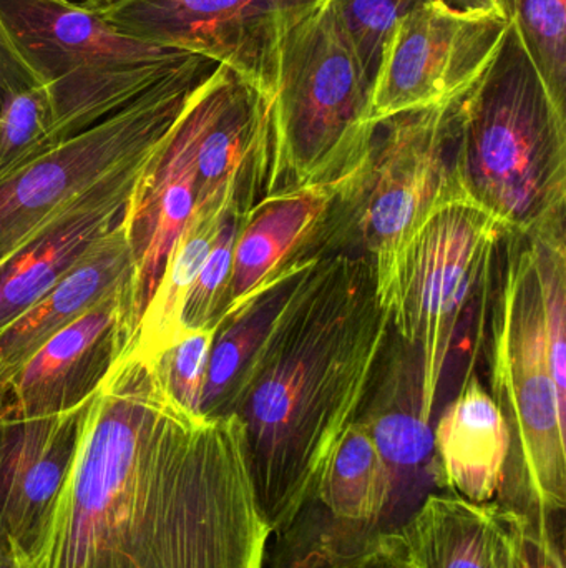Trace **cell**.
Returning <instances> with one entry per match:
<instances>
[{
    "label": "cell",
    "mask_w": 566,
    "mask_h": 568,
    "mask_svg": "<svg viewBox=\"0 0 566 568\" xmlns=\"http://www.w3.org/2000/svg\"><path fill=\"white\" fill-rule=\"evenodd\" d=\"M441 490L472 503L497 500L504 489L511 430L481 381L469 376L434 427Z\"/></svg>",
    "instance_id": "d6986e66"
},
{
    "label": "cell",
    "mask_w": 566,
    "mask_h": 568,
    "mask_svg": "<svg viewBox=\"0 0 566 568\" xmlns=\"http://www.w3.org/2000/svg\"><path fill=\"white\" fill-rule=\"evenodd\" d=\"M229 206L238 209L231 199L215 200L195 206L175 248L172 250L162 280L140 317L126 354L132 353L148 363H155L156 357L182 333L186 297L215 245L219 226Z\"/></svg>",
    "instance_id": "7402d4cb"
},
{
    "label": "cell",
    "mask_w": 566,
    "mask_h": 568,
    "mask_svg": "<svg viewBox=\"0 0 566 568\" xmlns=\"http://www.w3.org/2000/svg\"><path fill=\"white\" fill-rule=\"evenodd\" d=\"M511 20L439 0L415 7L385 43L372 85L371 122L464 95L497 55Z\"/></svg>",
    "instance_id": "8fae6325"
},
{
    "label": "cell",
    "mask_w": 566,
    "mask_h": 568,
    "mask_svg": "<svg viewBox=\"0 0 566 568\" xmlns=\"http://www.w3.org/2000/svg\"><path fill=\"white\" fill-rule=\"evenodd\" d=\"M0 17L49 87L55 142L119 112L196 55L120 32L65 0H0Z\"/></svg>",
    "instance_id": "52a82bcc"
},
{
    "label": "cell",
    "mask_w": 566,
    "mask_h": 568,
    "mask_svg": "<svg viewBox=\"0 0 566 568\" xmlns=\"http://www.w3.org/2000/svg\"><path fill=\"white\" fill-rule=\"evenodd\" d=\"M507 233L455 190L429 213L395 260L382 301L392 333L421 351L425 394L434 406L465 323L488 297Z\"/></svg>",
    "instance_id": "ba28073f"
},
{
    "label": "cell",
    "mask_w": 566,
    "mask_h": 568,
    "mask_svg": "<svg viewBox=\"0 0 566 568\" xmlns=\"http://www.w3.org/2000/svg\"><path fill=\"white\" fill-rule=\"evenodd\" d=\"M0 549H2V546H0Z\"/></svg>",
    "instance_id": "d590c367"
},
{
    "label": "cell",
    "mask_w": 566,
    "mask_h": 568,
    "mask_svg": "<svg viewBox=\"0 0 566 568\" xmlns=\"http://www.w3.org/2000/svg\"><path fill=\"white\" fill-rule=\"evenodd\" d=\"M40 83L42 80L20 52L0 17V112L13 95Z\"/></svg>",
    "instance_id": "f1b7e54d"
},
{
    "label": "cell",
    "mask_w": 566,
    "mask_h": 568,
    "mask_svg": "<svg viewBox=\"0 0 566 568\" xmlns=\"http://www.w3.org/2000/svg\"><path fill=\"white\" fill-rule=\"evenodd\" d=\"M439 2L464 12L494 13L504 19H512V0H439Z\"/></svg>",
    "instance_id": "4dcf8cb0"
},
{
    "label": "cell",
    "mask_w": 566,
    "mask_h": 568,
    "mask_svg": "<svg viewBox=\"0 0 566 568\" xmlns=\"http://www.w3.org/2000/svg\"><path fill=\"white\" fill-rule=\"evenodd\" d=\"M531 519L492 500L472 503L451 490L425 497L394 537L402 568H531Z\"/></svg>",
    "instance_id": "2e32d148"
},
{
    "label": "cell",
    "mask_w": 566,
    "mask_h": 568,
    "mask_svg": "<svg viewBox=\"0 0 566 568\" xmlns=\"http://www.w3.org/2000/svg\"><path fill=\"white\" fill-rule=\"evenodd\" d=\"M52 97L45 83L13 95L0 112V176L53 143Z\"/></svg>",
    "instance_id": "d4e9b609"
},
{
    "label": "cell",
    "mask_w": 566,
    "mask_h": 568,
    "mask_svg": "<svg viewBox=\"0 0 566 568\" xmlns=\"http://www.w3.org/2000/svg\"><path fill=\"white\" fill-rule=\"evenodd\" d=\"M133 273L135 265L125 220L93 243L45 296L0 329V394L47 341L103 297L130 286L132 300Z\"/></svg>",
    "instance_id": "ac0fdd59"
},
{
    "label": "cell",
    "mask_w": 566,
    "mask_h": 568,
    "mask_svg": "<svg viewBox=\"0 0 566 568\" xmlns=\"http://www.w3.org/2000/svg\"><path fill=\"white\" fill-rule=\"evenodd\" d=\"M431 0H331L336 17L374 85L389 37L402 17Z\"/></svg>",
    "instance_id": "4316f807"
},
{
    "label": "cell",
    "mask_w": 566,
    "mask_h": 568,
    "mask_svg": "<svg viewBox=\"0 0 566 568\" xmlns=\"http://www.w3.org/2000/svg\"><path fill=\"white\" fill-rule=\"evenodd\" d=\"M492 314L491 376L511 430L505 506L557 520L566 506V410L548 359L544 294L528 236L507 233ZM502 489V493H504Z\"/></svg>",
    "instance_id": "5b68a950"
},
{
    "label": "cell",
    "mask_w": 566,
    "mask_h": 568,
    "mask_svg": "<svg viewBox=\"0 0 566 568\" xmlns=\"http://www.w3.org/2000/svg\"><path fill=\"white\" fill-rule=\"evenodd\" d=\"M388 568H402L401 566H398V564H391Z\"/></svg>",
    "instance_id": "e575fe53"
},
{
    "label": "cell",
    "mask_w": 566,
    "mask_h": 568,
    "mask_svg": "<svg viewBox=\"0 0 566 568\" xmlns=\"http://www.w3.org/2000/svg\"><path fill=\"white\" fill-rule=\"evenodd\" d=\"M65 2L83 7V9L100 10L105 9V7L115 6V3L123 2V0H65Z\"/></svg>",
    "instance_id": "1f68e13d"
},
{
    "label": "cell",
    "mask_w": 566,
    "mask_h": 568,
    "mask_svg": "<svg viewBox=\"0 0 566 568\" xmlns=\"http://www.w3.org/2000/svg\"><path fill=\"white\" fill-rule=\"evenodd\" d=\"M452 173L508 233L565 220L566 110L511 20L491 65L459 99Z\"/></svg>",
    "instance_id": "3957f363"
},
{
    "label": "cell",
    "mask_w": 566,
    "mask_h": 568,
    "mask_svg": "<svg viewBox=\"0 0 566 568\" xmlns=\"http://www.w3.org/2000/svg\"><path fill=\"white\" fill-rule=\"evenodd\" d=\"M459 99L374 122L368 155L336 205L332 250L372 263L381 300L405 243L459 190L452 173Z\"/></svg>",
    "instance_id": "9c48e42d"
},
{
    "label": "cell",
    "mask_w": 566,
    "mask_h": 568,
    "mask_svg": "<svg viewBox=\"0 0 566 568\" xmlns=\"http://www.w3.org/2000/svg\"><path fill=\"white\" fill-rule=\"evenodd\" d=\"M356 172L339 182L268 193L249 209L243 216L233 250L223 317L241 306L282 270L308 260L325 258L322 230Z\"/></svg>",
    "instance_id": "e0dca14e"
},
{
    "label": "cell",
    "mask_w": 566,
    "mask_h": 568,
    "mask_svg": "<svg viewBox=\"0 0 566 568\" xmlns=\"http://www.w3.org/2000/svg\"><path fill=\"white\" fill-rule=\"evenodd\" d=\"M215 326L182 329L172 344L156 357V374L173 400L192 414H199Z\"/></svg>",
    "instance_id": "83f0119b"
},
{
    "label": "cell",
    "mask_w": 566,
    "mask_h": 568,
    "mask_svg": "<svg viewBox=\"0 0 566 568\" xmlns=\"http://www.w3.org/2000/svg\"><path fill=\"white\" fill-rule=\"evenodd\" d=\"M318 260L321 258L296 263L282 270L241 306L219 321L203 387L199 406L202 416H226L233 413L249 371L272 326Z\"/></svg>",
    "instance_id": "44dd1931"
},
{
    "label": "cell",
    "mask_w": 566,
    "mask_h": 568,
    "mask_svg": "<svg viewBox=\"0 0 566 568\" xmlns=\"http://www.w3.org/2000/svg\"><path fill=\"white\" fill-rule=\"evenodd\" d=\"M95 394L63 413L0 410V546L19 566L65 483Z\"/></svg>",
    "instance_id": "4fadbf2b"
},
{
    "label": "cell",
    "mask_w": 566,
    "mask_h": 568,
    "mask_svg": "<svg viewBox=\"0 0 566 568\" xmlns=\"http://www.w3.org/2000/svg\"><path fill=\"white\" fill-rule=\"evenodd\" d=\"M394 562L375 564V566L362 567V568H388Z\"/></svg>",
    "instance_id": "836d02e7"
},
{
    "label": "cell",
    "mask_w": 566,
    "mask_h": 568,
    "mask_svg": "<svg viewBox=\"0 0 566 568\" xmlns=\"http://www.w3.org/2000/svg\"><path fill=\"white\" fill-rule=\"evenodd\" d=\"M434 410L425 394L421 351L391 333L358 416L388 477V504L379 532L389 542L425 497L441 490Z\"/></svg>",
    "instance_id": "7c38bea8"
},
{
    "label": "cell",
    "mask_w": 566,
    "mask_h": 568,
    "mask_svg": "<svg viewBox=\"0 0 566 568\" xmlns=\"http://www.w3.org/2000/svg\"><path fill=\"white\" fill-rule=\"evenodd\" d=\"M269 540L238 416L188 413L128 353L20 568H265Z\"/></svg>",
    "instance_id": "6da1fadb"
},
{
    "label": "cell",
    "mask_w": 566,
    "mask_h": 568,
    "mask_svg": "<svg viewBox=\"0 0 566 568\" xmlns=\"http://www.w3.org/2000/svg\"><path fill=\"white\" fill-rule=\"evenodd\" d=\"M564 532H557L555 520H532L531 536V568H565Z\"/></svg>",
    "instance_id": "f546056e"
},
{
    "label": "cell",
    "mask_w": 566,
    "mask_h": 568,
    "mask_svg": "<svg viewBox=\"0 0 566 568\" xmlns=\"http://www.w3.org/2000/svg\"><path fill=\"white\" fill-rule=\"evenodd\" d=\"M371 99L372 82L325 0L282 43L268 193L351 176L371 145Z\"/></svg>",
    "instance_id": "8992f818"
},
{
    "label": "cell",
    "mask_w": 566,
    "mask_h": 568,
    "mask_svg": "<svg viewBox=\"0 0 566 568\" xmlns=\"http://www.w3.org/2000/svg\"><path fill=\"white\" fill-rule=\"evenodd\" d=\"M209 77L183 110L168 143L140 183L126 216L135 265L130 300L133 334L195 210L196 150L208 119Z\"/></svg>",
    "instance_id": "9a60e30c"
},
{
    "label": "cell",
    "mask_w": 566,
    "mask_h": 568,
    "mask_svg": "<svg viewBox=\"0 0 566 568\" xmlns=\"http://www.w3.org/2000/svg\"><path fill=\"white\" fill-rule=\"evenodd\" d=\"M146 173L83 206L0 265V329L45 296L93 243L125 222Z\"/></svg>",
    "instance_id": "ffe728a7"
},
{
    "label": "cell",
    "mask_w": 566,
    "mask_h": 568,
    "mask_svg": "<svg viewBox=\"0 0 566 568\" xmlns=\"http://www.w3.org/2000/svg\"><path fill=\"white\" fill-rule=\"evenodd\" d=\"M388 490L381 457L368 430L356 419L332 450L312 500L339 526L385 540L379 527Z\"/></svg>",
    "instance_id": "603a6c76"
},
{
    "label": "cell",
    "mask_w": 566,
    "mask_h": 568,
    "mask_svg": "<svg viewBox=\"0 0 566 568\" xmlns=\"http://www.w3.org/2000/svg\"><path fill=\"white\" fill-rule=\"evenodd\" d=\"M0 568H20L19 562L3 547L0 549Z\"/></svg>",
    "instance_id": "d6a6232c"
},
{
    "label": "cell",
    "mask_w": 566,
    "mask_h": 568,
    "mask_svg": "<svg viewBox=\"0 0 566 568\" xmlns=\"http://www.w3.org/2000/svg\"><path fill=\"white\" fill-rule=\"evenodd\" d=\"M245 215L236 206H229L226 212L215 245L186 297L182 316L183 329L215 326L222 321L231 276L233 250Z\"/></svg>",
    "instance_id": "484cf974"
},
{
    "label": "cell",
    "mask_w": 566,
    "mask_h": 568,
    "mask_svg": "<svg viewBox=\"0 0 566 568\" xmlns=\"http://www.w3.org/2000/svg\"><path fill=\"white\" fill-rule=\"evenodd\" d=\"M512 22L548 89L566 105V0H512Z\"/></svg>",
    "instance_id": "cb8c5ba5"
},
{
    "label": "cell",
    "mask_w": 566,
    "mask_h": 568,
    "mask_svg": "<svg viewBox=\"0 0 566 568\" xmlns=\"http://www.w3.org/2000/svg\"><path fill=\"white\" fill-rule=\"evenodd\" d=\"M130 286L47 341L0 394V410L40 416L85 403L132 344Z\"/></svg>",
    "instance_id": "5bb4252c"
},
{
    "label": "cell",
    "mask_w": 566,
    "mask_h": 568,
    "mask_svg": "<svg viewBox=\"0 0 566 568\" xmlns=\"http://www.w3.org/2000/svg\"><path fill=\"white\" fill-rule=\"evenodd\" d=\"M325 0H123L95 10L120 32L228 67L275 97L286 36Z\"/></svg>",
    "instance_id": "30bf717a"
},
{
    "label": "cell",
    "mask_w": 566,
    "mask_h": 568,
    "mask_svg": "<svg viewBox=\"0 0 566 568\" xmlns=\"http://www.w3.org/2000/svg\"><path fill=\"white\" fill-rule=\"evenodd\" d=\"M216 67L193 57L119 112L0 176V265L83 206L145 175Z\"/></svg>",
    "instance_id": "277c9868"
},
{
    "label": "cell",
    "mask_w": 566,
    "mask_h": 568,
    "mask_svg": "<svg viewBox=\"0 0 566 568\" xmlns=\"http://www.w3.org/2000/svg\"><path fill=\"white\" fill-rule=\"evenodd\" d=\"M391 333L374 266L351 252L318 260L272 326L231 413L271 537L315 496Z\"/></svg>",
    "instance_id": "7a4b0ae2"
}]
</instances>
